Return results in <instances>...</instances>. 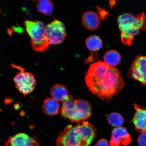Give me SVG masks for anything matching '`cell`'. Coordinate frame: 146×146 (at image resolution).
I'll use <instances>...</instances> for the list:
<instances>
[{"label": "cell", "instance_id": "12", "mask_svg": "<svg viewBox=\"0 0 146 146\" xmlns=\"http://www.w3.org/2000/svg\"><path fill=\"white\" fill-rule=\"evenodd\" d=\"M82 23L85 28L89 30H96L99 27L100 19L99 15L93 11H87L82 16Z\"/></svg>", "mask_w": 146, "mask_h": 146}, {"label": "cell", "instance_id": "6", "mask_svg": "<svg viewBox=\"0 0 146 146\" xmlns=\"http://www.w3.org/2000/svg\"><path fill=\"white\" fill-rule=\"evenodd\" d=\"M46 30L50 45L61 43L66 38L67 34L64 25L57 19L54 20L47 25Z\"/></svg>", "mask_w": 146, "mask_h": 146}, {"label": "cell", "instance_id": "4", "mask_svg": "<svg viewBox=\"0 0 146 146\" xmlns=\"http://www.w3.org/2000/svg\"><path fill=\"white\" fill-rule=\"evenodd\" d=\"M92 109L90 104L86 100L75 99L69 95L62 104L61 114L73 123H79L90 117Z\"/></svg>", "mask_w": 146, "mask_h": 146}, {"label": "cell", "instance_id": "11", "mask_svg": "<svg viewBox=\"0 0 146 146\" xmlns=\"http://www.w3.org/2000/svg\"><path fill=\"white\" fill-rule=\"evenodd\" d=\"M136 112L133 118V122L136 130L142 133L146 132V109H142L139 105L135 104Z\"/></svg>", "mask_w": 146, "mask_h": 146}, {"label": "cell", "instance_id": "19", "mask_svg": "<svg viewBox=\"0 0 146 146\" xmlns=\"http://www.w3.org/2000/svg\"><path fill=\"white\" fill-rule=\"evenodd\" d=\"M138 142L140 146H146V132L140 134L138 138Z\"/></svg>", "mask_w": 146, "mask_h": 146}, {"label": "cell", "instance_id": "15", "mask_svg": "<svg viewBox=\"0 0 146 146\" xmlns=\"http://www.w3.org/2000/svg\"><path fill=\"white\" fill-rule=\"evenodd\" d=\"M103 59L105 62L110 66L115 67L121 61V56L119 53L115 50H110L106 53Z\"/></svg>", "mask_w": 146, "mask_h": 146}, {"label": "cell", "instance_id": "1", "mask_svg": "<svg viewBox=\"0 0 146 146\" xmlns=\"http://www.w3.org/2000/svg\"><path fill=\"white\" fill-rule=\"evenodd\" d=\"M85 81L89 90L103 100L111 99L120 92L125 85L118 69L102 61L90 66Z\"/></svg>", "mask_w": 146, "mask_h": 146}, {"label": "cell", "instance_id": "10", "mask_svg": "<svg viewBox=\"0 0 146 146\" xmlns=\"http://www.w3.org/2000/svg\"><path fill=\"white\" fill-rule=\"evenodd\" d=\"M131 141L130 135L125 128L116 127L113 129L110 146H120L121 144L127 145Z\"/></svg>", "mask_w": 146, "mask_h": 146}, {"label": "cell", "instance_id": "13", "mask_svg": "<svg viewBox=\"0 0 146 146\" xmlns=\"http://www.w3.org/2000/svg\"><path fill=\"white\" fill-rule=\"evenodd\" d=\"M60 108L58 102L52 98H47L42 106L43 112L48 116H52L58 114Z\"/></svg>", "mask_w": 146, "mask_h": 146}, {"label": "cell", "instance_id": "14", "mask_svg": "<svg viewBox=\"0 0 146 146\" xmlns=\"http://www.w3.org/2000/svg\"><path fill=\"white\" fill-rule=\"evenodd\" d=\"M50 93L53 99L58 102H63L69 95L66 88L61 84L54 85L51 89Z\"/></svg>", "mask_w": 146, "mask_h": 146}, {"label": "cell", "instance_id": "5", "mask_svg": "<svg viewBox=\"0 0 146 146\" xmlns=\"http://www.w3.org/2000/svg\"><path fill=\"white\" fill-rule=\"evenodd\" d=\"M25 23L27 32L31 38L33 49L37 52H45L50 44L44 23L40 21L30 20H26Z\"/></svg>", "mask_w": 146, "mask_h": 146}, {"label": "cell", "instance_id": "3", "mask_svg": "<svg viewBox=\"0 0 146 146\" xmlns=\"http://www.w3.org/2000/svg\"><path fill=\"white\" fill-rule=\"evenodd\" d=\"M117 22L121 41L125 45L132 44L134 36L140 30H146V15L144 13L136 16L130 13L122 14L118 17Z\"/></svg>", "mask_w": 146, "mask_h": 146}, {"label": "cell", "instance_id": "2", "mask_svg": "<svg viewBox=\"0 0 146 146\" xmlns=\"http://www.w3.org/2000/svg\"><path fill=\"white\" fill-rule=\"evenodd\" d=\"M96 131L87 121L77 125H67L59 133L56 141L57 146H89L95 138Z\"/></svg>", "mask_w": 146, "mask_h": 146}, {"label": "cell", "instance_id": "9", "mask_svg": "<svg viewBox=\"0 0 146 146\" xmlns=\"http://www.w3.org/2000/svg\"><path fill=\"white\" fill-rule=\"evenodd\" d=\"M5 146H39V143L35 136L20 133L9 138Z\"/></svg>", "mask_w": 146, "mask_h": 146}, {"label": "cell", "instance_id": "17", "mask_svg": "<svg viewBox=\"0 0 146 146\" xmlns=\"http://www.w3.org/2000/svg\"><path fill=\"white\" fill-rule=\"evenodd\" d=\"M36 7L39 12L46 15H51L53 11V4L52 1L49 0L38 1Z\"/></svg>", "mask_w": 146, "mask_h": 146}, {"label": "cell", "instance_id": "8", "mask_svg": "<svg viewBox=\"0 0 146 146\" xmlns=\"http://www.w3.org/2000/svg\"><path fill=\"white\" fill-rule=\"evenodd\" d=\"M128 76L146 85V56H137L131 65Z\"/></svg>", "mask_w": 146, "mask_h": 146}, {"label": "cell", "instance_id": "20", "mask_svg": "<svg viewBox=\"0 0 146 146\" xmlns=\"http://www.w3.org/2000/svg\"><path fill=\"white\" fill-rule=\"evenodd\" d=\"M94 146H109L107 140L104 139H102L98 141Z\"/></svg>", "mask_w": 146, "mask_h": 146}, {"label": "cell", "instance_id": "7", "mask_svg": "<svg viewBox=\"0 0 146 146\" xmlns=\"http://www.w3.org/2000/svg\"><path fill=\"white\" fill-rule=\"evenodd\" d=\"M14 81L16 89L24 96L32 92L36 85L34 75L28 72L18 73L14 77Z\"/></svg>", "mask_w": 146, "mask_h": 146}, {"label": "cell", "instance_id": "16", "mask_svg": "<svg viewBox=\"0 0 146 146\" xmlns=\"http://www.w3.org/2000/svg\"><path fill=\"white\" fill-rule=\"evenodd\" d=\"M87 48L91 52H96L101 49L103 46V42L101 38L96 35H92L86 41Z\"/></svg>", "mask_w": 146, "mask_h": 146}, {"label": "cell", "instance_id": "18", "mask_svg": "<svg viewBox=\"0 0 146 146\" xmlns=\"http://www.w3.org/2000/svg\"><path fill=\"white\" fill-rule=\"evenodd\" d=\"M107 120L109 124L116 127H121L124 123V119L119 113L116 112L111 113L108 117Z\"/></svg>", "mask_w": 146, "mask_h": 146}]
</instances>
